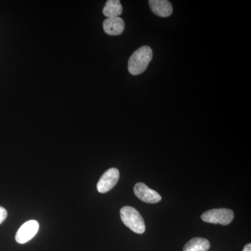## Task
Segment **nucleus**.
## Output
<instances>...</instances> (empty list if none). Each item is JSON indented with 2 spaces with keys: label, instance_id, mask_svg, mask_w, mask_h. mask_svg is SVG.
<instances>
[{
  "label": "nucleus",
  "instance_id": "4",
  "mask_svg": "<svg viewBox=\"0 0 251 251\" xmlns=\"http://www.w3.org/2000/svg\"><path fill=\"white\" fill-rule=\"evenodd\" d=\"M120 179V172L117 168L108 170L99 179L97 184V190L99 193H105L112 189Z\"/></svg>",
  "mask_w": 251,
  "mask_h": 251
},
{
  "label": "nucleus",
  "instance_id": "12",
  "mask_svg": "<svg viewBox=\"0 0 251 251\" xmlns=\"http://www.w3.org/2000/svg\"><path fill=\"white\" fill-rule=\"evenodd\" d=\"M243 251H251V244H248L244 247Z\"/></svg>",
  "mask_w": 251,
  "mask_h": 251
},
{
  "label": "nucleus",
  "instance_id": "7",
  "mask_svg": "<svg viewBox=\"0 0 251 251\" xmlns=\"http://www.w3.org/2000/svg\"><path fill=\"white\" fill-rule=\"evenodd\" d=\"M103 30L110 36L122 34L125 29V23L120 17L107 18L103 23Z\"/></svg>",
  "mask_w": 251,
  "mask_h": 251
},
{
  "label": "nucleus",
  "instance_id": "10",
  "mask_svg": "<svg viewBox=\"0 0 251 251\" xmlns=\"http://www.w3.org/2000/svg\"><path fill=\"white\" fill-rule=\"evenodd\" d=\"M122 11L123 7L120 0H108L103 9V14L107 18L119 17Z\"/></svg>",
  "mask_w": 251,
  "mask_h": 251
},
{
  "label": "nucleus",
  "instance_id": "2",
  "mask_svg": "<svg viewBox=\"0 0 251 251\" xmlns=\"http://www.w3.org/2000/svg\"><path fill=\"white\" fill-rule=\"evenodd\" d=\"M120 216L124 224L133 232L137 234H143L145 232V221L135 208L129 206H124L120 210Z\"/></svg>",
  "mask_w": 251,
  "mask_h": 251
},
{
  "label": "nucleus",
  "instance_id": "6",
  "mask_svg": "<svg viewBox=\"0 0 251 251\" xmlns=\"http://www.w3.org/2000/svg\"><path fill=\"white\" fill-rule=\"evenodd\" d=\"M134 193L140 201L150 204H155L161 201V196L144 183H138L135 185Z\"/></svg>",
  "mask_w": 251,
  "mask_h": 251
},
{
  "label": "nucleus",
  "instance_id": "9",
  "mask_svg": "<svg viewBox=\"0 0 251 251\" xmlns=\"http://www.w3.org/2000/svg\"><path fill=\"white\" fill-rule=\"evenodd\" d=\"M210 247V243L207 239L196 237L186 243L183 251H207Z\"/></svg>",
  "mask_w": 251,
  "mask_h": 251
},
{
  "label": "nucleus",
  "instance_id": "1",
  "mask_svg": "<svg viewBox=\"0 0 251 251\" xmlns=\"http://www.w3.org/2000/svg\"><path fill=\"white\" fill-rule=\"evenodd\" d=\"M153 57V51L150 46H144L135 51L130 56L128 70L133 75H138L145 72Z\"/></svg>",
  "mask_w": 251,
  "mask_h": 251
},
{
  "label": "nucleus",
  "instance_id": "8",
  "mask_svg": "<svg viewBox=\"0 0 251 251\" xmlns=\"http://www.w3.org/2000/svg\"><path fill=\"white\" fill-rule=\"evenodd\" d=\"M149 4L153 14L160 17H168L173 14V6L168 0H150Z\"/></svg>",
  "mask_w": 251,
  "mask_h": 251
},
{
  "label": "nucleus",
  "instance_id": "11",
  "mask_svg": "<svg viewBox=\"0 0 251 251\" xmlns=\"http://www.w3.org/2000/svg\"><path fill=\"white\" fill-rule=\"evenodd\" d=\"M7 217V211L2 206H0V224H2Z\"/></svg>",
  "mask_w": 251,
  "mask_h": 251
},
{
  "label": "nucleus",
  "instance_id": "3",
  "mask_svg": "<svg viewBox=\"0 0 251 251\" xmlns=\"http://www.w3.org/2000/svg\"><path fill=\"white\" fill-rule=\"evenodd\" d=\"M234 212L228 209H214L204 212L201 216L203 221L209 224L227 226L234 219Z\"/></svg>",
  "mask_w": 251,
  "mask_h": 251
},
{
  "label": "nucleus",
  "instance_id": "5",
  "mask_svg": "<svg viewBox=\"0 0 251 251\" xmlns=\"http://www.w3.org/2000/svg\"><path fill=\"white\" fill-rule=\"evenodd\" d=\"M39 229V223L31 220L25 223L18 229L16 235V240L18 244H25L30 241L37 234Z\"/></svg>",
  "mask_w": 251,
  "mask_h": 251
}]
</instances>
